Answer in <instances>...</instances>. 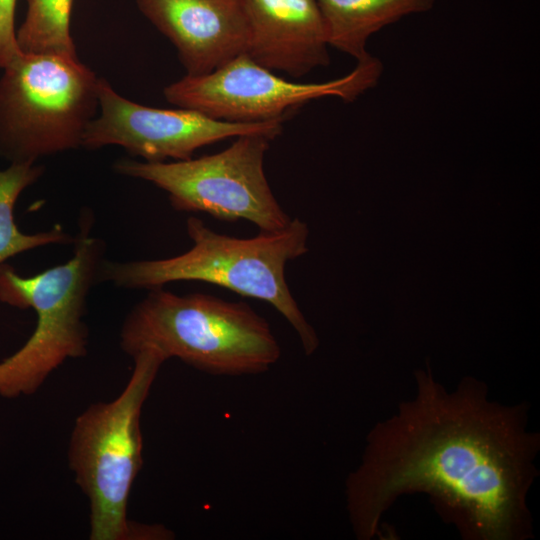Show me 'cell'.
<instances>
[{"label":"cell","instance_id":"4fadbf2b","mask_svg":"<svg viewBox=\"0 0 540 540\" xmlns=\"http://www.w3.org/2000/svg\"><path fill=\"white\" fill-rule=\"evenodd\" d=\"M44 166L37 162L10 163L0 170V265L20 253L51 244L74 243L75 237L61 226L36 234H25L14 220V207L20 194L38 181Z\"/></svg>","mask_w":540,"mask_h":540},{"label":"cell","instance_id":"3957f363","mask_svg":"<svg viewBox=\"0 0 540 540\" xmlns=\"http://www.w3.org/2000/svg\"><path fill=\"white\" fill-rule=\"evenodd\" d=\"M120 346L130 357L152 350L214 376L261 374L281 356L269 323L247 303L163 287L127 314Z\"/></svg>","mask_w":540,"mask_h":540},{"label":"cell","instance_id":"30bf717a","mask_svg":"<svg viewBox=\"0 0 540 540\" xmlns=\"http://www.w3.org/2000/svg\"><path fill=\"white\" fill-rule=\"evenodd\" d=\"M177 49L189 76L211 73L246 54L249 25L240 0H136Z\"/></svg>","mask_w":540,"mask_h":540},{"label":"cell","instance_id":"8fae6325","mask_svg":"<svg viewBox=\"0 0 540 540\" xmlns=\"http://www.w3.org/2000/svg\"><path fill=\"white\" fill-rule=\"evenodd\" d=\"M249 25L246 54L270 71L299 78L330 63L317 0H240Z\"/></svg>","mask_w":540,"mask_h":540},{"label":"cell","instance_id":"7c38bea8","mask_svg":"<svg viewBox=\"0 0 540 540\" xmlns=\"http://www.w3.org/2000/svg\"><path fill=\"white\" fill-rule=\"evenodd\" d=\"M328 45L362 62L369 38L402 18L431 10L435 0H317Z\"/></svg>","mask_w":540,"mask_h":540},{"label":"cell","instance_id":"5b68a950","mask_svg":"<svg viewBox=\"0 0 540 540\" xmlns=\"http://www.w3.org/2000/svg\"><path fill=\"white\" fill-rule=\"evenodd\" d=\"M93 214L81 213L72 257L34 276L23 277L0 265V301L36 314V326L25 344L0 361V397L35 393L67 359L86 355L87 297L99 283L104 242L92 235Z\"/></svg>","mask_w":540,"mask_h":540},{"label":"cell","instance_id":"9a60e30c","mask_svg":"<svg viewBox=\"0 0 540 540\" xmlns=\"http://www.w3.org/2000/svg\"><path fill=\"white\" fill-rule=\"evenodd\" d=\"M17 0H0V69L11 64L22 52L17 42L15 9Z\"/></svg>","mask_w":540,"mask_h":540},{"label":"cell","instance_id":"277c9868","mask_svg":"<svg viewBox=\"0 0 540 540\" xmlns=\"http://www.w3.org/2000/svg\"><path fill=\"white\" fill-rule=\"evenodd\" d=\"M134 368L112 401L87 407L75 420L68 462L89 501L90 540H165L173 533L127 517L133 483L143 465L140 418L143 404L165 359L152 350L133 357Z\"/></svg>","mask_w":540,"mask_h":540},{"label":"cell","instance_id":"8992f818","mask_svg":"<svg viewBox=\"0 0 540 540\" xmlns=\"http://www.w3.org/2000/svg\"><path fill=\"white\" fill-rule=\"evenodd\" d=\"M0 76V157L10 163L81 147L100 77L79 58L21 53Z\"/></svg>","mask_w":540,"mask_h":540},{"label":"cell","instance_id":"6da1fadb","mask_svg":"<svg viewBox=\"0 0 540 540\" xmlns=\"http://www.w3.org/2000/svg\"><path fill=\"white\" fill-rule=\"evenodd\" d=\"M415 393L366 436L345 481L354 536L371 540L404 495L423 493L463 540L534 537L529 491L539 475L540 433L527 401L503 404L488 384L465 376L453 389L429 361L414 372Z\"/></svg>","mask_w":540,"mask_h":540},{"label":"cell","instance_id":"ba28073f","mask_svg":"<svg viewBox=\"0 0 540 540\" xmlns=\"http://www.w3.org/2000/svg\"><path fill=\"white\" fill-rule=\"evenodd\" d=\"M382 70L381 62L371 56L357 62L343 77L324 83H295L242 54L209 74L184 76L166 86L163 94L176 107L216 120L259 123L286 120L295 109L321 97L354 101L377 84Z\"/></svg>","mask_w":540,"mask_h":540},{"label":"cell","instance_id":"52a82bcc","mask_svg":"<svg viewBox=\"0 0 540 540\" xmlns=\"http://www.w3.org/2000/svg\"><path fill=\"white\" fill-rule=\"evenodd\" d=\"M272 140L263 134H246L215 154L173 162L120 159L113 168L164 190L177 211L204 212L225 222L243 219L260 232H277L291 218L278 203L264 171Z\"/></svg>","mask_w":540,"mask_h":540},{"label":"cell","instance_id":"7a4b0ae2","mask_svg":"<svg viewBox=\"0 0 540 540\" xmlns=\"http://www.w3.org/2000/svg\"><path fill=\"white\" fill-rule=\"evenodd\" d=\"M186 230L193 243L188 251L155 260L103 259L99 282L147 290L176 281L214 284L272 305L294 329L304 353L312 355L316 351L318 336L292 296L285 276L287 263L308 251L309 229L305 222L294 218L280 231L237 238L217 233L201 219L190 216Z\"/></svg>","mask_w":540,"mask_h":540},{"label":"cell","instance_id":"5bb4252c","mask_svg":"<svg viewBox=\"0 0 540 540\" xmlns=\"http://www.w3.org/2000/svg\"><path fill=\"white\" fill-rule=\"evenodd\" d=\"M24 20L17 30L22 53L78 58L70 33L73 0H26Z\"/></svg>","mask_w":540,"mask_h":540},{"label":"cell","instance_id":"9c48e42d","mask_svg":"<svg viewBox=\"0 0 540 540\" xmlns=\"http://www.w3.org/2000/svg\"><path fill=\"white\" fill-rule=\"evenodd\" d=\"M99 110L85 130L81 147L96 150L116 145L148 162L187 160L203 146L246 134L275 139L284 122L234 123L192 109L148 107L121 96L104 78L99 82Z\"/></svg>","mask_w":540,"mask_h":540}]
</instances>
